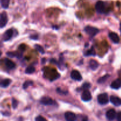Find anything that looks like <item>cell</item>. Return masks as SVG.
<instances>
[{
  "label": "cell",
  "mask_w": 121,
  "mask_h": 121,
  "mask_svg": "<svg viewBox=\"0 0 121 121\" xmlns=\"http://www.w3.org/2000/svg\"><path fill=\"white\" fill-rule=\"evenodd\" d=\"M34 47H35V49H36L38 52H40V53H41V54H44V48H43V47H41V46H40V45L39 44H35V46H34Z\"/></svg>",
  "instance_id": "obj_21"
},
{
  "label": "cell",
  "mask_w": 121,
  "mask_h": 121,
  "mask_svg": "<svg viewBox=\"0 0 121 121\" xmlns=\"http://www.w3.org/2000/svg\"><path fill=\"white\" fill-rule=\"evenodd\" d=\"M33 82L32 81H31V80H27V81L25 82L22 86H23V88L24 89H26L28 88L30 86L33 85Z\"/></svg>",
  "instance_id": "obj_20"
},
{
  "label": "cell",
  "mask_w": 121,
  "mask_h": 121,
  "mask_svg": "<svg viewBox=\"0 0 121 121\" xmlns=\"http://www.w3.org/2000/svg\"><path fill=\"white\" fill-rule=\"evenodd\" d=\"M35 120L36 121H46V118H44V117H41V116H39L38 117H37L35 119Z\"/></svg>",
  "instance_id": "obj_24"
},
{
  "label": "cell",
  "mask_w": 121,
  "mask_h": 121,
  "mask_svg": "<svg viewBox=\"0 0 121 121\" xmlns=\"http://www.w3.org/2000/svg\"><path fill=\"white\" fill-rule=\"evenodd\" d=\"M9 2H10V0H0V3H1V6H2L4 8H8Z\"/></svg>",
  "instance_id": "obj_17"
},
{
  "label": "cell",
  "mask_w": 121,
  "mask_h": 121,
  "mask_svg": "<svg viewBox=\"0 0 121 121\" xmlns=\"http://www.w3.org/2000/svg\"><path fill=\"white\" fill-rule=\"evenodd\" d=\"M13 35V29H9L5 31L4 34L3 35V40L5 41H8L12 38Z\"/></svg>",
  "instance_id": "obj_11"
},
{
  "label": "cell",
  "mask_w": 121,
  "mask_h": 121,
  "mask_svg": "<svg viewBox=\"0 0 121 121\" xmlns=\"http://www.w3.org/2000/svg\"><path fill=\"white\" fill-rule=\"evenodd\" d=\"M98 101L100 105H106L109 102L108 96L106 93H102V94L99 95L98 96Z\"/></svg>",
  "instance_id": "obj_3"
},
{
  "label": "cell",
  "mask_w": 121,
  "mask_h": 121,
  "mask_svg": "<svg viewBox=\"0 0 121 121\" xmlns=\"http://www.w3.org/2000/svg\"><path fill=\"white\" fill-rule=\"evenodd\" d=\"M35 71V67H34L33 66H28V67L26 69L25 72H26V73H27V74H32V73H34Z\"/></svg>",
  "instance_id": "obj_18"
},
{
  "label": "cell",
  "mask_w": 121,
  "mask_h": 121,
  "mask_svg": "<svg viewBox=\"0 0 121 121\" xmlns=\"http://www.w3.org/2000/svg\"><path fill=\"white\" fill-rule=\"evenodd\" d=\"M4 62L6 67L8 69H14L15 67V64L12 60H9V59H5Z\"/></svg>",
  "instance_id": "obj_14"
},
{
  "label": "cell",
  "mask_w": 121,
  "mask_h": 121,
  "mask_svg": "<svg viewBox=\"0 0 121 121\" xmlns=\"http://www.w3.org/2000/svg\"><path fill=\"white\" fill-rule=\"evenodd\" d=\"M85 31L87 34L91 37H94L99 33V30L96 27H91V26H87L85 27Z\"/></svg>",
  "instance_id": "obj_1"
},
{
  "label": "cell",
  "mask_w": 121,
  "mask_h": 121,
  "mask_svg": "<svg viewBox=\"0 0 121 121\" xmlns=\"http://www.w3.org/2000/svg\"><path fill=\"white\" fill-rule=\"evenodd\" d=\"M110 101L113 105L116 106H119L121 105V99L117 96H111L110 98Z\"/></svg>",
  "instance_id": "obj_10"
},
{
  "label": "cell",
  "mask_w": 121,
  "mask_h": 121,
  "mask_svg": "<svg viewBox=\"0 0 121 121\" xmlns=\"http://www.w3.org/2000/svg\"><path fill=\"white\" fill-rule=\"evenodd\" d=\"M30 38H31V39H35V40H36V39H38V35H31Z\"/></svg>",
  "instance_id": "obj_28"
},
{
  "label": "cell",
  "mask_w": 121,
  "mask_h": 121,
  "mask_svg": "<svg viewBox=\"0 0 121 121\" xmlns=\"http://www.w3.org/2000/svg\"><path fill=\"white\" fill-rule=\"evenodd\" d=\"M57 92H59V93H60V94L65 95V94H67V92H65V91H62L61 89H57Z\"/></svg>",
  "instance_id": "obj_27"
},
{
  "label": "cell",
  "mask_w": 121,
  "mask_h": 121,
  "mask_svg": "<svg viewBox=\"0 0 121 121\" xmlns=\"http://www.w3.org/2000/svg\"></svg>",
  "instance_id": "obj_30"
},
{
  "label": "cell",
  "mask_w": 121,
  "mask_h": 121,
  "mask_svg": "<svg viewBox=\"0 0 121 121\" xmlns=\"http://www.w3.org/2000/svg\"><path fill=\"white\" fill-rule=\"evenodd\" d=\"M95 51L93 47H92L90 50H89L87 53H85V55L86 56H95Z\"/></svg>",
  "instance_id": "obj_22"
},
{
  "label": "cell",
  "mask_w": 121,
  "mask_h": 121,
  "mask_svg": "<svg viewBox=\"0 0 121 121\" xmlns=\"http://www.w3.org/2000/svg\"><path fill=\"white\" fill-rule=\"evenodd\" d=\"M95 8L96 11L99 14H102L105 11V4L103 1H99L96 2L95 5Z\"/></svg>",
  "instance_id": "obj_4"
},
{
  "label": "cell",
  "mask_w": 121,
  "mask_h": 121,
  "mask_svg": "<svg viewBox=\"0 0 121 121\" xmlns=\"http://www.w3.org/2000/svg\"><path fill=\"white\" fill-rule=\"evenodd\" d=\"M1 45H2V44H1V43H0V47H1Z\"/></svg>",
  "instance_id": "obj_29"
},
{
  "label": "cell",
  "mask_w": 121,
  "mask_h": 121,
  "mask_svg": "<svg viewBox=\"0 0 121 121\" xmlns=\"http://www.w3.org/2000/svg\"><path fill=\"white\" fill-rule=\"evenodd\" d=\"M65 119L67 121H74L77 119V117L74 113L71 112H67L65 114Z\"/></svg>",
  "instance_id": "obj_9"
},
{
  "label": "cell",
  "mask_w": 121,
  "mask_h": 121,
  "mask_svg": "<svg viewBox=\"0 0 121 121\" xmlns=\"http://www.w3.org/2000/svg\"><path fill=\"white\" fill-rule=\"evenodd\" d=\"M12 105H13V109H16L18 106V102L15 99L13 98L12 100Z\"/></svg>",
  "instance_id": "obj_23"
},
{
  "label": "cell",
  "mask_w": 121,
  "mask_h": 121,
  "mask_svg": "<svg viewBox=\"0 0 121 121\" xmlns=\"http://www.w3.org/2000/svg\"><path fill=\"white\" fill-rule=\"evenodd\" d=\"M117 120L118 121H121V112H118L117 115Z\"/></svg>",
  "instance_id": "obj_26"
},
{
  "label": "cell",
  "mask_w": 121,
  "mask_h": 121,
  "mask_svg": "<svg viewBox=\"0 0 121 121\" xmlns=\"http://www.w3.org/2000/svg\"><path fill=\"white\" fill-rule=\"evenodd\" d=\"M71 78L74 80L77 81H81L82 80V77L80 73L78 70H73L70 74Z\"/></svg>",
  "instance_id": "obj_7"
},
{
  "label": "cell",
  "mask_w": 121,
  "mask_h": 121,
  "mask_svg": "<svg viewBox=\"0 0 121 121\" xmlns=\"http://www.w3.org/2000/svg\"><path fill=\"white\" fill-rule=\"evenodd\" d=\"M89 67L93 70H96L98 69V67H99V63H98L96 60L92 59L89 61Z\"/></svg>",
  "instance_id": "obj_15"
},
{
  "label": "cell",
  "mask_w": 121,
  "mask_h": 121,
  "mask_svg": "<svg viewBox=\"0 0 121 121\" xmlns=\"http://www.w3.org/2000/svg\"><path fill=\"white\" fill-rule=\"evenodd\" d=\"M106 117L110 121L114 120L115 118L117 117V113H116V111H115L113 109H111L107 111L106 113Z\"/></svg>",
  "instance_id": "obj_8"
},
{
  "label": "cell",
  "mask_w": 121,
  "mask_h": 121,
  "mask_svg": "<svg viewBox=\"0 0 121 121\" xmlns=\"http://www.w3.org/2000/svg\"><path fill=\"white\" fill-rule=\"evenodd\" d=\"M11 82V80L9 79H6L1 80V81H0V87L5 88L10 85Z\"/></svg>",
  "instance_id": "obj_16"
},
{
  "label": "cell",
  "mask_w": 121,
  "mask_h": 121,
  "mask_svg": "<svg viewBox=\"0 0 121 121\" xmlns=\"http://www.w3.org/2000/svg\"><path fill=\"white\" fill-rule=\"evenodd\" d=\"M8 22V16L6 12L0 13V28H3L7 25Z\"/></svg>",
  "instance_id": "obj_2"
},
{
  "label": "cell",
  "mask_w": 121,
  "mask_h": 121,
  "mask_svg": "<svg viewBox=\"0 0 121 121\" xmlns=\"http://www.w3.org/2000/svg\"><path fill=\"white\" fill-rule=\"evenodd\" d=\"M121 87V79H117L113 82L111 85V88L113 89H118Z\"/></svg>",
  "instance_id": "obj_12"
},
{
  "label": "cell",
  "mask_w": 121,
  "mask_h": 121,
  "mask_svg": "<svg viewBox=\"0 0 121 121\" xmlns=\"http://www.w3.org/2000/svg\"><path fill=\"white\" fill-rule=\"evenodd\" d=\"M109 37L114 43L118 44L119 43V37L117 33H110L109 34Z\"/></svg>",
  "instance_id": "obj_13"
},
{
  "label": "cell",
  "mask_w": 121,
  "mask_h": 121,
  "mask_svg": "<svg viewBox=\"0 0 121 121\" xmlns=\"http://www.w3.org/2000/svg\"><path fill=\"white\" fill-rule=\"evenodd\" d=\"M82 87L85 90L87 89H89L91 87V85H90V83H85L83 85Z\"/></svg>",
  "instance_id": "obj_25"
},
{
  "label": "cell",
  "mask_w": 121,
  "mask_h": 121,
  "mask_svg": "<svg viewBox=\"0 0 121 121\" xmlns=\"http://www.w3.org/2000/svg\"><path fill=\"white\" fill-rule=\"evenodd\" d=\"M109 76H110L109 75V74H106V75L104 76L103 77L100 78V79L98 80V82L99 83H103L105 82L108 79V78Z\"/></svg>",
  "instance_id": "obj_19"
},
{
  "label": "cell",
  "mask_w": 121,
  "mask_h": 121,
  "mask_svg": "<svg viewBox=\"0 0 121 121\" xmlns=\"http://www.w3.org/2000/svg\"><path fill=\"white\" fill-rule=\"evenodd\" d=\"M40 103L43 105H52L54 104L55 102L49 97H43L40 100Z\"/></svg>",
  "instance_id": "obj_6"
},
{
  "label": "cell",
  "mask_w": 121,
  "mask_h": 121,
  "mask_svg": "<svg viewBox=\"0 0 121 121\" xmlns=\"http://www.w3.org/2000/svg\"><path fill=\"white\" fill-rule=\"evenodd\" d=\"M81 98L82 100H83L84 102H89L92 99V95L88 90L86 89L83 92Z\"/></svg>",
  "instance_id": "obj_5"
}]
</instances>
